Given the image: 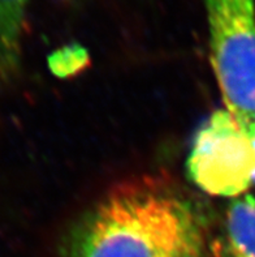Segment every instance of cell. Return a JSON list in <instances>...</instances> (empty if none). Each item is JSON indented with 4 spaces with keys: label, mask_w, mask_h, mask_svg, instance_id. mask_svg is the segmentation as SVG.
Here are the masks:
<instances>
[{
    "label": "cell",
    "mask_w": 255,
    "mask_h": 257,
    "mask_svg": "<svg viewBox=\"0 0 255 257\" xmlns=\"http://www.w3.org/2000/svg\"><path fill=\"white\" fill-rule=\"evenodd\" d=\"M204 215L168 180L119 184L69 228L60 257H206Z\"/></svg>",
    "instance_id": "cell-1"
},
{
    "label": "cell",
    "mask_w": 255,
    "mask_h": 257,
    "mask_svg": "<svg viewBox=\"0 0 255 257\" xmlns=\"http://www.w3.org/2000/svg\"><path fill=\"white\" fill-rule=\"evenodd\" d=\"M211 64L225 108L245 128L255 121V0H203Z\"/></svg>",
    "instance_id": "cell-2"
},
{
    "label": "cell",
    "mask_w": 255,
    "mask_h": 257,
    "mask_svg": "<svg viewBox=\"0 0 255 257\" xmlns=\"http://www.w3.org/2000/svg\"><path fill=\"white\" fill-rule=\"evenodd\" d=\"M187 173L203 192L239 197L255 179V153L238 121L229 111L217 110L194 137Z\"/></svg>",
    "instance_id": "cell-3"
},
{
    "label": "cell",
    "mask_w": 255,
    "mask_h": 257,
    "mask_svg": "<svg viewBox=\"0 0 255 257\" xmlns=\"http://www.w3.org/2000/svg\"><path fill=\"white\" fill-rule=\"evenodd\" d=\"M213 252L216 257H255V197L233 199L224 214Z\"/></svg>",
    "instance_id": "cell-4"
},
{
    "label": "cell",
    "mask_w": 255,
    "mask_h": 257,
    "mask_svg": "<svg viewBox=\"0 0 255 257\" xmlns=\"http://www.w3.org/2000/svg\"><path fill=\"white\" fill-rule=\"evenodd\" d=\"M30 0H0V85L12 82L23 60V36Z\"/></svg>",
    "instance_id": "cell-5"
},
{
    "label": "cell",
    "mask_w": 255,
    "mask_h": 257,
    "mask_svg": "<svg viewBox=\"0 0 255 257\" xmlns=\"http://www.w3.org/2000/svg\"><path fill=\"white\" fill-rule=\"evenodd\" d=\"M245 132L246 135H247V137H249V141L250 144H251V148L255 153V121L250 123L249 125L245 128Z\"/></svg>",
    "instance_id": "cell-6"
}]
</instances>
